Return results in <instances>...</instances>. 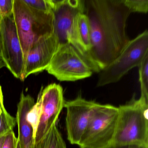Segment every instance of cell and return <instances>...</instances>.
<instances>
[{"instance_id":"obj_1","label":"cell","mask_w":148,"mask_h":148,"mask_svg":"<svg viewBox=\"0 0 148 148\" xmlns=\"http://www.w3.org/2000/svg\"><path fill=\"white\" fill-rule=\"evenodd\" d=\"M84 1L90 34L87 58L101 71L119 56L130 41L125 27L131 12L123 0Z\"/></svg>"},{"instance_id":"obj_2","label":"cell","mask_w":148,"mask_h":148,"mask_svg":"<svg viewBox=\"0 0 148 148\" xmlns=\"http://www.w3.org/2000/svg\"><path fill=\"white\" fill-rule=\"evenodd\" d=\"M112 148L136 146L148 148V99L135 95L118 107Z\"/></svg>"},{"instance_id":"obj_3","label":"cell","mask_w":148,"mask_h":148,"mask_svg":"<svg viewBox=\"0 0 148 148\" xmlns=\"http://www.w3.org/2000/svg\"><path fill=\"white\" fill-rule=\"evenodd\" d=\"M13 15L25 60L34 43L53 34V14L34 9L23 0H14Z\"/></svg>"},{"instance_id":"obj_4","label":"cell","mask_w":148,"mask_h":148,"mask_svg":"<svg viewBox=\"0 0 148 148\" xmlns=\"http://www.w3.org/2000/svg\"><path fill=\"white\" fill-rule=\"evenodd\" d=\"M46 70L61 81L84 79L101 71L70 43L59 45Z\"/></svg>"},{"instance_id":"obj_5","label":"cell","mask_w":148,"mask_h":148,"mask_svg":"<svg viewBox=\"0 0 148 148\" xmlns=\"http://www.w3.org/2000/svg\"><path fill=\"white\" fill-rule=\"evenodd\" d=\"M118 112V107L97 103L79 144L80 148H111Z\"/></svg>"},{"instance_id":"obj_6","label":"cell","mask_w":148,"mask_h":148,"mask_svg":"<svg viewBox=\"0 0 148 148\" xmlns=\"http://www.w3.org/2000/svg\"><path fill=\"white\" fill-rule=\"evenodd\" d=\"M148 54V32L130 40L119 56L99 72L97 87L119 81L130 70L139 66Z\"/></svg>"},{"instance_id":"obj_7","label":"cell","mask_w":148,"mask_h":148,"mask_svg":"<svg viewBox=\"0 0 148 148\" xmlns=\"http://www.w3.org/2000/svg\"><path fill=\"white\" fill-rule=\"evenodd\" d=\"M1 56L6 67L15 77L23 81L25 60L17 33L13 13L0 20Z\"/></svg>"},{"instance_id":"obj_8","label":"cell","mask_w":148,"mask_h":148,"mask_svg":"<svg viewBox=\"0 0 148 148\" xmlns=\"http://www.w3.org/2000/svg\"><path fill=\"white\" fill-rule=\"evenodd\" d=\"M38 99L41 103V115L33 145L41 141L52 127L56 125L59 116L64 107L65 102L62 87L56 84L46 86Z\"/></svg>"},{"instance_id":"obj_9","label":"cell","mask_w":148,"mask_h":148,"mask_svg":"<svg viewBox=\"0 0 148 148\" xmlns=\"http://www.w3.org/2000/svg\"><path fill=\"white\" fill-rule=\"evenodd\" d=\"M97 102L88 100L79 95L76 99L65 102L67 138L71 144L78 145L90 121Z\"/></svg>"},{"instance_id":"obj_10","label":"cell","mask_w":148,"mask_h":148,"mask_svg":"<svg viewBox=\"0 0 148 148\" xmlns=\"http://www.w3.org/2000/svg\"><path fill=\"white\" fill-rule=\"evenodd\" d=\"M59 46L53 33L41 38L31 46L25 60L23 79L32 74L46 70Z\"/></svg>"},{"instance_id":"obj_11","label":"cell","mask_w":148,"mask_h":148,"mask_svg":"<svg viewBox=\"0 0 148 148\" xmlns=\"http://www.w3.org/2000/svg\"><path fill=\"white\" fill-rule=\"evenodd\" d=\"M53 33L59 45L68 43V37L73 19L77 14L84 13L83 0H53Z\"/></svg>"},{"instance_id":"obj_12","label":"cell","mask_w":148,"mask_h":148,"mask_svg":"<svg viewBox=\"0 0 148 148\" xmlns=\"http://www.w3.org/2000/svg\"><path fill=\"white\" fill-rule=\"evenodd\" d=\"M34 104L33 98L29 95H25L23 92L21 93L16 118L18 130V138L21 148H32L33 145V129L27 121V114Z\"/></svg>"},{"instance_id":"obj_13","label":"cell","mask_w":148,"mask_h":148,"mask_svg":"<svg viewBox=\"0 0 148 148\" xmlns=\"http://www.w3.org/2000/svg\"><path fill=\"white\" fill-rule=\"evenodd\" d=\"M68 43L87 58V53L91 47L89 21L85 14H78L73 19Z\"/></svg>"},{"instance_id":"obj_14","label":"cell","mask_w":148,"mask_h":148,"mask_svg":"<svg viewBox=\"0 0 148 148\" xmlns=\"http://www.w3.org/2000/svg\"><path fill=\"white\" fill-rule=\"evenodd\" d=\"M32 148H66L61 133L56 125H53L44 138L33 145Z\"/></svg>"},{"instance_id":"obj_15","label":"cell","mask_w":148,"mask_h":148,"mask_svg":"<svg viewBox=\"0 0 148 148\" xmlns=\"http://www.w3.org/2000/svg\"><path fill=\"white\" fill-rule=\"evenodd\" d=\"M139 81L141 87V96L148 99V54L139 66Z\"/></svg>"},{"instance_id":"obj_16","label":"cell","mask_w":148,"mask_h":148,"mask_svg":"<svg viewBox=\"0 0 148 148\" xmlns=\"http://www.w3.org/2000/svg\"><path fill=\"white\" fill-rule=\"evenodd\" d=\"M16 123V118L4 110L0 114V137L13 131Z\"/></svg>"},{"instance_id":"obj_17","label":"cell","mask_w":148,"mask_h":148,"mask_svg":"<svg viewBox=\"0 0 148 148\" xmlns=\"http://www.w3.org/2000/svg\"><path fill=\"white\" fill-rule=\"evenodd\" d=\"M41 106L40 100L38 99L37 103L34 104L27 114V120L31 125L34 131V139L39 123L41 115Z\"/></svg>"},{"instance_id":"obj_18","label":"cell","mask_w":148,"mask_h":148,"mask_svg":"<svg viewBox=\"0 0 148 148\" xmlns=\"http://www.w3.org/2000/svg\"><path fill=\"white\" fill-rule=\"evenodd\" d=\"M125 5L131 12L147 13L148 11V0H123Z\"/></svg>"},{"instance_id":"obj_19","label":"cell","mask_w":148,"mask_h":148,"mask_svg":"<svg viewBox=\"0 0 148 148\" xmlns=\"http://www.w3.org/2000/svg\"><path fill=\"white\" fill-rule=\"evenodd\" d=\"M27 5L45 12H52L53 0H23Z\"/></svg>"},{"instance_id":"obj_20","label":"cell","mask_w":148,"mask_h":148,"mask_svg":"<svg viewBox=\"0 0 148 148\" xmlns=\"http://www.w3.org/2000/svg\"><path fill=\"white\" fill-rule=\"evenodd\" d=\"M14 0H0V17L4 18L13 13Z\"/></svg>"},{"instance_id":"obj_21","label":"cell","mask_w":148,"mask_h":148,"mask_svg":"<svg viewBox=\"0 0 148 148\" xmlns=\"http://www.w3.org/2000/svg\"><path fill=\"white\" fill-rule=\"evenodd\" d=\"M18 142V138L15 136L13 131H11L5 135L1 148H16Z\"/></svg>"},{"instance_id":"obj_22","label":"cell","mask_w":148,"mask_h":148,"mask_svg":"<svg viewBox=\"0 0 148 148\" xmlns=\"http://www.w3.org/2000/svg\"><path fill=\"white\" fill-rule=\"evenodd\" d=\"M0 109L2 111L6 110L4 104V98H3L2 88L1 85H0Z\"/></svg>"},{"instance_id":"obj_23","label":"cell","mask_w":148,"mask_h":148,"mask_svg":"<svg viewBox=\"0 0 148 148\" xmlns=\"http://www.w3.org/2000/svg\"><path fill=\"white\" fill-rule=\"evenodd\" d=\"M6 65L5 64L2 59L1 56H0V69H1L3 67H6Z\"/></svg>"},{"instance_id":"obj_24","label":"cell","mask_w":148,"mask_h":148,"mask_svg":"<svg viewBox=\"0 0 148 148\" xmlns=\"http://www.w3.org/2000/svg\"><path fill=\"white\" fill-rule=\"evenodd\" d=\"M5 135L0 137V148H2V145L5 140Z\"/></svg>"},{"instance_id":"obj_25","label":"cell","mask_w":148,"mask_h":148,"mask_svg":"<svg viewBox=\"0 0 148 148\" xmlns=\"http://www.w3.org/2000/svg\"><path fill=\"white\" fill-rule=\"evenodd\" d=\"M127 148H144L143 147H139V146H127Z\"/></svg>"},{"instance_id":"obj_26","label":"cell","mask_w":148,"mask_h":148,"mask_svg":"<svg viewBox=\"0 0 148 148\" xmlns=\"http://www.w3.org/2000/svg\"><path fill=\"white\" fill-rule=\"evenodd\" d=\"M1 32H0V56H1Z\"/></svg>"},{"instance_id":"obj_27","label":"cell","mask_w":148,"mask_h":148,"mask_svg":"<svg viewBox=\"0 0 148 148\" xmlns=\"http://www.w3.org/2000/svg\"><path fill=\"white\" fill-rule=\"evenodd\" d=\"M21 148L20 145L19 143L18 140V144H17V148Z\"/></svg>"},{"instance_id":"obj_28","label":"cell","mask_w":148,"mask_h":148,"mask_svg":"<svg viewBox=\"0 0 148 148\" xmlns=\"http://www.w3.org/2000/svg\"><path fill=\"white\" fill-rule=\"evenodd\" d=\"M127 148V147H117V148Z\"/></svg>"},{"instance_id":"obj_29","label":"cell","mask_w":148,"mask_h":148,"mask_svg":"<svg viewBox=\"0 0 148 148\" xmlns=\"http://www.w3.org/2000/svg\"><path fill=\"white\" fill-rule=\"evenodd\" d=\"M1 111H2V110H1V109H0V114H1Z\"/></svg>"},{"instance_id":"obj_30","label":"cell","mask_w":148,"mask_h":148,"mask_svg":"<svg viewBox=\"0 0 148 148\" xmlns=\"http://www.w3.org/2000/svg\"><path fill=\"white\" fill-rule=\"evenodd\" d=\"M1 17H0V20H1Z\"/></svg>"},{"instance_id":"obj_31","label":"cell","mask_w":148,"mask_h":148,"mask_svg":"<svg viewBox=\"0 0 148 148\" xmlns=\"http://www.w3.org/2000/svg\"></svg>"}]
</instances>
